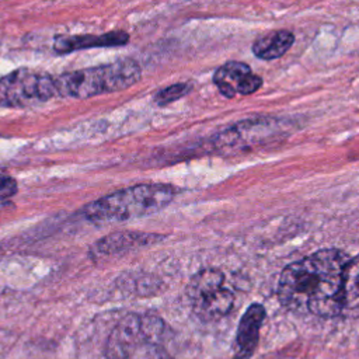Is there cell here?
<instances>
[{
  "label": "cell",
  "instance_id": "obj_7",
  "mask_svg": "<svg viewBox=\"0 0 359 359\" xmlns=\"http://www.w3.org/2000/svg\"><path fill=\"white\" fill-rule=\"evenodd\" d=\"M213 83L224 97L233 98L236 94L255 93L262 86V79L254 74L247 63L231 60L215 72Z\"/></svg>",
  "mask_w": 359,
  "mask_h": 359
},
{
  "label": "cell",
  "instance_id": "obj_4",
  "mask_svg": "<svg viewBox=\"0 0 359 359\" xmlns=\"http://www.w3.org/2000/svg\"><path fill=\"white\" fill-rule=\"evenodd\" d=\"M142 77L140 66L132 59L65 73L56 79L55 91L62 97L87 98L132 87Z\"/></svg>",
  "mask_w": 359,
  "mask_h": 359
},
{
  "label": "cell",
  "instance_id": "obj_5",
  "mask_svg": "<svg viewBox=\"0 0 359 359\" xmlns=\"http://www.w3.org/2000/svg\"><path fill=\"white\" fill-rule=\"evenodd\" d=\"M187 296L195 316L203 323L217 321L234 307V293L224 286V275L216 268L194 275L187 286Z\"/></svg>",
  "mask_w": 359,
  "mask_h": 359
},
{
  "label": "cell",
  "instance_id": "obj_13",
  "mask_svg": "<svg viewBox=\"0 0 359 359\" xmlns=\"http://www.w3.org/2000/svg\"><path fill=\"white\" fill-rule=\"evenodd\" d=\"M192 90L191 84L188 83H177V84H172L164 90H160L156 97H154V102L160 107H164V105H168L170 102L172 101H177L180 100L181 97H184L185 94H188L189 91Z\"/></svg>",
  "mask_w": 359,
  "mask_h": 359
},
{
  "label": "cell",
  "instance_id": "obj_2",
  "mask_svg": "<svg viewBox=\"0 0 359 359\" xmlns=\"http://www.w3.org/2000/svg\"><path fill=\"white\" fill-rule=\"evenodd\" d=\"M175 188L165 184H143L119 189L84 206L86 219L95 223L123 222L164 209L175 196Z\"/></svg>",
  "mask_w": 359,
  "mask_h": 359
},
{
  "label": "cell",
  "instance_id": "obj_10",
  "mask_svg": "<svg viewBox=\"0 0 359 359\" xmlns=\"http://www.w3.org/2000/svg\"><path fill=\"white\" fill-rule=\"evenodd\" d=\"M129 41V35L123 31H114L104 35H76V36H57L55 39V50L57 53H67L79 49L95 46H119Z\"/></svg>",
  "mask_w": 359,
  "mask_h": 359
},
{
  "label": "cell",
  "instance_id": "obj_9",
  "mask_svg": "<svg viewBox=\"0 0 359 359\" xmlns=\"http://www.w3.org/2000/svg\"><path fill=\"white\" fill-rule=\"evenodd\" d=\"M160 237L156 234L144 233H115L108 237L98 240L91 248V258L97 259L101 257H109L115 254H122L136 247L147 245L157 241Z\"/></svg>",
  "mask_w": 359,
  "mask_h": 359
},
{
  "label": "cell",
  "instance_id": "obj_8",
  "mask_svg": "<svg viewBox=\"0 0 359 359\" xmlns=\"http://www.w3.org/2000/svg\"><path fill=\"white\" fill-rule=\"evenodd\" d=\"M264 318H265V310L258 303L251 304L245 310L237 328L233 359L251 358L259 339V330Z\"/></svg>",
  "mask_w": 359,
  "mask_h": 359
},
{
  "label": "cell",
  "instance_id": "obj_14",
  "mask_svg": "<svg viewBox=\"0 0 359 359\" xmlns=\"http://www.w3.org/2000/svg\"><path fill=\"white\" fill-rule=\"evenodd\" d=\"M17 192V182L10 177H0V201L13 196Z\"/></svg>",
  "mask_w": 359,
  "mask_h": 359
},
{
  "label": "cell",
  "instance_id": "obj_1",
  "mask_svg": "<svg viewBox=\"0 0 359 359\" xmlns=\"http://www.w3.org/2000/svg\"><path fill=\"white\" fill-rule=\"evenodd\" d=\"M348 254L324 248L285 266L278 299L290 311L323 318L341 316Z\"/></svg>",
  "mask_w": 359,
  "mask_h": 359
},
{
  "label": "cell",
  "instance_id": "obj_12",
  "mask_svg": "<svg viewBox=\"0 0 359 359\" xmlns=\"http://www.w3.org/2000/svg\"><path fill=\"white\" fill-rule=\"evenodd\" d=\"M341 316H345V317L359 316V254L355 258H349L346 264Z\"/></svg>",
  "mask_w": 359,
  "mask_h": 359
},
{
  "label": "cell",
  "instance_id": "obj_6",
  "mask_svg": "<svg viewBox=\"0 0 359 359\" xmlns=\"http://www.w3.org/2000/svg\"><path fill=\"white\" fill-rule=\"evenodd\" d=\"M53 79L28 70H17L0 80V108L29 107L55 95Z\"/></svg>",
  "mask_w": 359,
  "mask_h": 359
},
{
  "label": "cell",
  "instance_id": "obj_11",
  "mask_svg": "<svg viewBox=\"0 0 359 359\" xmlns=\"http://www.w3.org/2000/svg\"><path fill=\"white\" fill-rule=\"evenodd\" d=\"M294 42V35L290 31L279 29L268 32L252 43V52L262 60H273L283 56Z\"/></svg>",
  "mask_w": 359,
  "mask_h": 359
},
{
  "label": "cell",
  "instance_id": "obj_3",
  "mask_svg": "<svg viewBox=\"0 0 359 359\" xmlns=\"http://www.w3.org/2000/svg\"><path fill=\"white\" fill-rule=\"evenodd\" d=\"M167 327L164 321L151 314L132 313L119 320L105 344L107 359H136L154 355L163 359L161 345Z\"/></svg>",
  "mask_w": 359,
  "mask_h": 359
}]
</instances>
